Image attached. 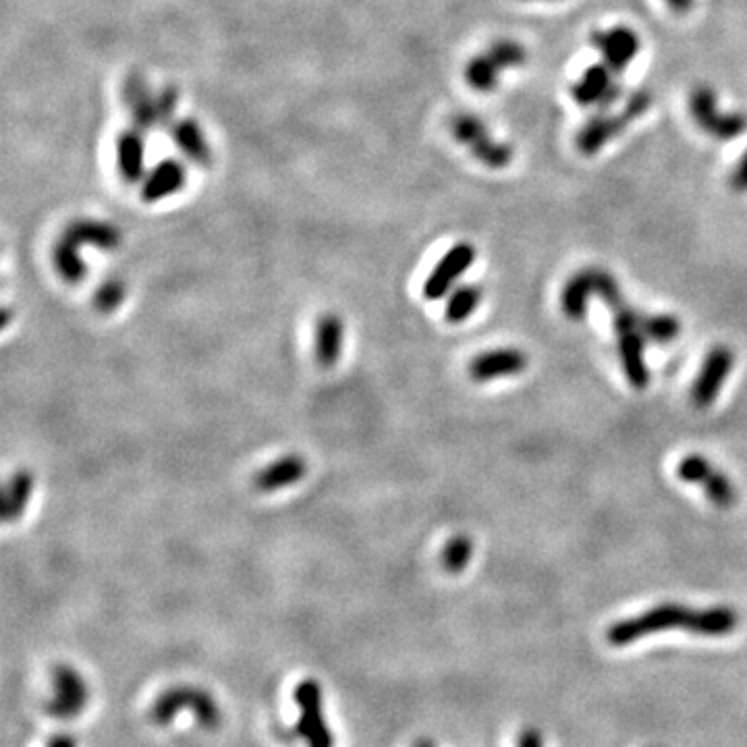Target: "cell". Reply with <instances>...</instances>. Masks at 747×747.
Wrapping results in <instances>:
<instances>
[{"label": "cell", "mask_w": 747, "mask_h": 747, "mask_svg": "<svg viewBox=\"0 0 747 747\" xmlns=\"http://www.w3.org/2000/svg\"><path fill=\"white\" fill-rule=\"evenodd\" d=\"M729 185L735 189V191H747V150L745 154L741 156V160L737 162V166L731 173V179H729Z\"/></svg>", "instance_id": "obj_31"}, {"label": "cell", "mask_w": 747, "mask_h": 747, "mask_svg": "<svg viewBox=\"0 0 747 747\" xmlns=\"http://www.w3.org/2000/svg\"><path fill=\"white\" fill-rule=\"evenodd\" d=\"M144 140L140 131H123L117 140V166L127 183H137L144 177Z\"/></svg>", "instance_id": "obj_21"}, {"label": "cell", "mask_w": 747, "mask_h": 747, "mask_svg": "<svg viewBox=\"0 0 747 747\" xmlns=\"http://www.w3.org/2000/svg\"><path fill=\"white\" fill-rule=\"evenodd\" d=\"M525 61H528V50L523 44L515 40H498L467 63L465 81L472 90L488 94L498 88V81L505 71L517 69Z\"/></svg>", "instance_id": "obj_4"}, {"label": "cell", "mask_w": 747, "mask_h": 747, "mask_svg": "<svg viewBox=\"0 0 747 747\" xmlns=\"http://www.w3.org/2000/svg\"><path fill=\"white\" fill-rule=\"evenodd\" d=\"M73 247L81 245H94L104 249V252H113L121 245V233L113 225L102 223V220H75L67 227L63 237Z\"/></svg>", "instance_id": "obj_20"}, {"label": "cell", "mask_w": 747, "mask_h": 747, "mask_svg": "<svg viewBox=\"0 0 747 747\" xmlns=\"http://www.w3.org/2000/svg\"><path fill=\"white\" fill-rule=\"evenodd\" d=\"M125 100L135 123V131H148L156 125H166L177 106V92L166 88L160 96H152L146 81L140 75H131L125 86Z\"/></svg>", "instance_id": "obj_6"}, {"label": "cell", "mask_w": 747, "mask_h": 747, "mask_svg": "<svg viewBox=\"0 0 747 747\" xmlns=\"http://www.w3.org/2000/svg\"><path fill=\"white\" fill-rule=\"evenodd\" d=\"M615 71L608 69L604 63L588 67L581 77L573 83L571 94L579 106H602L613 104L621 96L619 83L615 81Z\"/></svg>", "instance_id": "obj_13"}, {"label": "cell", "mask_w": 747, "mask_h": 747, "mask_svg": "<svg viewBox=\"0 0 747 747\" xmlns=\"http://www.w3.org/2000/svg\"><path fill=\"white\" fill-rule=\"evenodd\" d=\"M482 301V291L476 285H463L449 293L445 303V318L451 324H461L476 312Z\"/></svg>", "instance_id": "obj_27"}, {"label": "cell", "mask_w": 747, "mask_h": 747, "mask_svg": "<svg viewBox=\"0 0 747 747\" xmlns=\"http://www.w3.org/2000/svg\"><path fill=\"white\" fill-rule=\"evenodd\" d=\"M677 476L689 484H700L708 501L718 509H729L737 501V488L702 455H687L677 465Z\"/></svg>", "instance_id": "obj_10"}, {"label": "cell", "mask_w": 747, "mask_h": 747, "mask_svg": "<svg viewBox=\"0 0 747 747\" xmlns=\"http://www.w3.org/2000/svg\"><path fill=\"white\" fill-rule=\"evenodd\" d=\"M308 474V461L301 455L289 453L264 465L254 476V488L260 492H276L299 484Z\"/></svg>", "instance_id": "obj_17"}, {"label": "cell", "mask_w": 747, "mask_h": 747, "mask_svg": "<svg viewBox=\"0 0 747 747\" xmlns=\"http://www.w3.org/2000/svg\"><path fill=\"white\" fill-rule=\"evenodd\" d=\"M54 268L61 274V279L69 285H77L81 279H86V262H83L79 249L67 243L65 239H59L57 245H54L52 252Z\"/></svg>", "instance_id": "obj_26"}, {"label": "cell", "mask_w": 747, "mask_h": 747, "mask_svg": "<svg viewBox=\"0 0 747 747\" xmlns=\"http://www.w3.org/2000/svg\"><path fill=\"white\" fill-rule=\"evenodd\" d=\"M594 295V285H592V272L581 270L573 274L567 281L563 293H561V310L569 320H584L588 312V301Z\"/></svg>", "instance_id": "obj_23"}, {"label": "cell", "mask_w": 747, "mask_h": 747, "mask_svg": "<svg viewBox=\"0 0 747 747\" xmlns=\"http://www.w3.org/2000/svg\"><path fill=\"white\" fill-rule=\"evenodd\" d=\"M474 557V542L469 536H453L445 548H442V555H440V563H442V569H445L447 573H461L465 571V567L469 565V561H472Z\"/></svg>", "instance_id": "obj_29"}, {"label": "cell", "mask_w": 747, "mask_h": 747, "mask_svg": "<svg viewBox=\"0 0 747 747\" xmlns=\"http://www.w3.org/2000/svg\"><path fill=\"white\" fill-rule=\"evenodd\" d=\"M592 44L600 52L602 63L615 73L625 71L629 63L638 57L640 46H642L638 34L629 30V27L625 25H617V27H611V30L596 32L592 36Z\"/></svg>", "instance_id": "obj_14"}, {"label": "cell", "mask_w": 747, "mask_h": 747, "mask_svg": "<svg viewBox=\"0 0 747 747\" xmlns=\"http://www.w3.org/2000/svg\"><path fill=\"white\" fill-rule=\"evenodd\" d=\"M689 113L694 123L714 140L729 142L743 135L747 119L741 113H723L718 108V96L708 86H698L689 96Z\"/></svg>", "instance_id": "obj_7"}, {"label": "cell", "mask_w": 747, "mask_h": 747, "mask_svg": "<svg viewBox=\"0 0 747 747\" xmlns=\"http://www.w3.org/2000/svg\"><path fill=\"white\" fill-rule=\"evenodd\" d=\"M675 13H687L694 9V0H664Z\"/></svg>", "instance_id": "obj_33"}, {"label": "cell", "mask_w": 747, "mask_h": 747, "mask_svg": "<svg viewBox=\"0 0 747 747\" xmlns=\"http://www.w3.org/2000/svg\"><path fill=\"white\" fill-rule=\"evenodd\" d=\"M295 704L299 708L297 735L306 739L308 747H335V735L328 729L322 704V687L316 679H303L295 687Z\"/></svg>", "instance_id": "obj_8"}, {"label": "cell", "mask_w": 747, "mask_h": 747, "mask_svg": "<svg viewBox=\"0 0 747 747\" xmlns=\"http://www.w3.org/2000/svg\"><path fill=\"white\" fill-rule=\"evenodd\" d=\"M48 747H77V741L71 735H54L48 741Z\"/></svg>", "instance_id": "obj_34"}, {"label": "cell", "mask_w": 747, "mask_h": 747, "mask_svg": "<svg viewBox=\"0 0 747 747\" xmlns=\"http://www.w3.org/2000/svg\"><path fill=\"white\" fill-rule=\"evenodd\" d=\"M34 492V476L27 469H17L9 478L3 494V519L7 523L17 521L23 511L30 505V498Z\"/></svg>", "instance_id": "obj_24"}, {"label": "cell", "mask_w": 747, "mask_h": 747, "mask_svg": "<svg viewBox=\"0 0 747 747\" xmlns=\"http://www.w3.org/2000/svg\"><path fill=\"white\" fill-rule=\"evenodd\" d=\"M696 615L698 611L689 606L677 602H662L638 617L613 623L606 631V642L615 648H623L667 629H687L691 633L696 627Z\"/></svg>", "instance_id": "obj_1"}, {"label": "cell", "mask_w": 747, "mask_h": 747, "mask_svg": "<svg viewBox=\"0 0 747 747\" xmlns=\"http://www.w3.org/2000/svg\"><path fill=\"white\" fill-rule=\"evenodd\" d=\"M528 368V355L519 349H494L480 353L469 364V376L476 382H488L503 376H515Z\"/></svg>", "instance_id": "obj_16"}, {"label": "cell", "mask_w": 747, "mask_h": 747, "mask_svg": "<svg viewBox=\"0 0 747 747\" xmlns=\"http://www.w3.org/2000/svg\"><path fill=\"white\" fill-rule=\"evenodd\" d=\"M733 364H735V355L725 345L714 347L706 355L704 366H702L694 386H691V403H694V407L708 409L716 401L727 376L733 370Z\"/></svg>", "instance_id": "obj_12"}, {"label": "cell", "mask_w": 747, "mask_h": 747, "mask_svg": "<svg viewBox=\"0 0 747 747\" xmlns=\"http://www.w3.org/2000/svg\"><path fill=\"white\" fill-rule=\"evenodd\" d=\"M652 104V96L644 90L633 92L627 100L625 106L619 110V113H600L592 117L584 127L579 129L575 137V146L579 154L584 156H594L598 154L608 142L615 140L617 135H621L631 121L642 117L646 110Z\"/></svg>", "instance_id": "obj_3"}, {"label": "cell", "mask_w": 747, "mask_h": 747, "mask_svg": "<svg viewBox=\"0 0 747 747\" xmlns=\"http://www.w3.org/2000/svg\"><path fill=\"white\" fill-rule=\"evenodd\" d=\"M181 710H191L196 721L208 731L218 729L223 723V712H220L214 696L196 685H175L162 691L150 710V718L154 725L166 727L175 721Z\"/></svg>", "instance_id": "obj_2"}, {"label": "cell", "mask_w": 747, "mask_h": 747, "mask_svg": "<svg viewBox=\"0 0 747 747\" xmlns=\"http://www.w3.org/2000/svg\"><path fill=\"white\" fill-rule=\"evenodd\" d=\"M185 179H187V171L179 160L175 158L162 160L154 166L150 175L146 177V181L142 183V200L146 204H154L169 196H175L177 191L185 187Z\"/></svg>", "instance_id": "obj_19"}, {"label": "cell", "mask_w": 747, "mask_h": 747, "mask_svg": "<svg viewBox=\"0 0 747 747\" xmlns=\"http://www.w3.org/2000/svg\"><path fill=\"white\" fill-rule=\"evenodd\" d=\"M173 140L181 148V152L196 164L208 166L212 162L210 146L196 121H179L173 127Z\"/></svg>", "instance_id": "obj_25"}, {"label": "cell", "mask_w": 747, "mask_h": 747, "mask_svg": "<svg viewBox=\"0 0 747 747\" xmlns=\"http://www.w3.org/2000/svg\"><path fill=\"white\" fill-rule=\"evenodd\" d=\"M451 133L461 146H465L488 169H507L513 160V148L509 144L496 142L486 123L472 113L457 115L451 121Z\"/></svg>", "instance_id": "obj_5"}, {"label": "cell", "mask_w": 747, "mask_h": 747, "mask_svg": "<svg viewBox=\"0 0 747 747\" xmlns=\"http://www.w3.org/2000/svg\"><path fill=\"white\" fill-rule=\"evenodd\" d=\"M640 330L646 341L671 343L679 337L681 322L673 314H644Z\"/></svg>", "instance_id": "obj_28"}, {"label": "cell", "mask_w": 747, "mask_h": 747, "mask_svg": "<svg viewBox=\"0 0 747 747\" xmlns=\"http://www.w3.org/2000/svg\"><path fill=\"white\" fill-rule=\"evenodd\" d=\"M519 747H544L542 743V735L536 731V729H525L521 735H519Z\"/></svg>", "instance_id": "obj_32"}, {"label": "cell", "mask_w": 747, "mask_h": 747, "mask_svg": "<svg viewBox=\"0 0 747 747\" xmlns=\"http://www.w3.org/2000/svg\"><path fill=\"white\" fill-rule=\"evenodd\" d=\"M739 625V615L735 608L718 604V606H708L700 608L696 615V627L694 635H700V638H727Z\"/></svg>", "instance_id": "obj_22"}, {"label": "cell", "mask_w": 747, "mask_h": 747, "mask_svg": "<svg viewBox=\"0 0 747 747\" xmlns=\"http://www.w3.org/2000/svg\"><path fill=\"white\" fill-rule=\"evenodd\" d=\"M52 683H54V698L46 706V712L59 721H73L90 702V689L86 679H83L69 664H57L52 669Z\"/></svg>", "instance_id": "obj_9"}, {"label": "cell", "mask_w": 747, "mask_h": 747, "mask_svg": "<svg viewBox=\"0 0 747 747\" xmlns=\"http://www.w3.org/2000/svg\"><path fill=\"white\" fill-rule=\"evenodd\" d=\"M413 747H436V745L432 741H428V739H420Z\"/></svg>", "instance_id": "obj_35"}, {"label": "cell", "mask_w": 747, "mask_h": 747, "mask_svg": "<svg viewBox=\"0 0 747 747\" xmlns=\"http://www.w3.org/2000/svg\"><path fill=\"white\" fill-rule=\"evenodd\" d=\"M474 260H476V247L472 243H467V241L455 243L449 252L438 260L434 270L428 274V279L424 283V297L430 301H438L442 297H447L461 276L472 268Z\"/></svg>", "instance_id": "obj_11"}, {"label": "cell", "mask_w": 747, "mask_h": 747, "mask_svg": "<svg viewBox=\"0 0 747 747\" xmlns=\"http://www.w3.org/2000/svg\"><path fill=\"white\" fill-rule=\"evenodd\" d=\"M345 324L339 314L326 312L314 326V359L324 370H332L343 355Z\"/></svg>", "instance_id": "obj_15"}, {"label": "cell", "mask_w": 747, "mask_h": 747, "mask_svg": "<svg viewBox=\"0 0 747 747\" xmlns=\"http://www.w3.org/2000/svg\"><path fill=\"white\" fill-rule=\"evenodd\" d=\"M617 343H619V355L621 364L625 370V376L633 389L644 391L650 386V370L644 359V345L646 337L642 335L640 328H627L617 332Z\"/></svg>", "instance_id": "obj_18"}, {"label": "cell", "mask_w": 747, "mask_h": 747, "mask_svg": "<svg viewBox=\"0 0 747 747\" xmlns=\"http://www.w3.org/2000/svg\"><path fill=\"white\" fill-rule=\"evenodd\" d=\"M125 299V285L121 281H106L96 291V308L104 314L115 312Z\"/></svg>", "instance_id": "obj_30"}]
</instances>
